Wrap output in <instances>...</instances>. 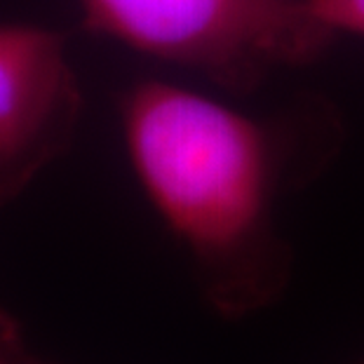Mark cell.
Here are the masks:
<instances>
[{
	"instance_id": "1",
	"label": "cell",
	"mask_w": 364,
	"mask_h": 364,
	"mask_svg": "<svg viewBox=\"0 0 364 364\" xmlns=\"http://www.w3.org/2000/svg\"><path fill=\"white\" fill-rule=\"evenodd\" d=\"M122 134L132 172L212 311L240 320L280 301L291 280L277 226L284 127L186 85L144 80L122 104Z\"/></svg>"
},
{
	"instance_id": "2",
	"label": "cell",
	"mask_w": 364,
	"mask_h": 364,
	"mask_svg": "<svg viewBox=\"0 0 364 364\" xmlns=\"http://www.w3.org/2000/svg\"><path fill=\"white\" fill-rule=\"evenodd\" d=\"M85 26L228 92L315 61L334 36L306 0H80Z\"/></svg>"
},
{
	"instance_id": "3",
	"label": "cell",
	"mask_w": 364,
	"mask_h": 364,
	"mask_svg": "<svg viewBox=\"0 0 364 364\" xmlns=\"http://www.w3.org/2000/svg\"><path fill=\"white\" fill-rule=\"evenodd\" d=\"M80 113L64 36L0 24V205L24 193L71 146Z\"/></svg>"
},
{
	"instance_id": "4",
	"label": "cell",
	"mask_w": 364,
	"mask_h": 364,
	"mask_svg": "<svg viewBox=\"0 0 364 364\" xmlns=\"http://www.w3.org/2000/svg\"><path fill=\"white\" fill-rule=\"evenodd\" d=\"M313 17L331 36L364 38V0H306Z\"/></svg>"
},
{
	"instance_id": "5",
	"label": "cell",
	"mask_w": 364,
	"mask_h": 364,
	"mask_svg": "<svg viewBox=\"0 0 364 364\" xmlns=\"http://www.w3.org/2000/svg\"><path fill=\"white\" fill-rule=\"evenodd\" d=\"M0 364H48L28 350L19 324L5 311H0Z\"/></svg>"
}]
</instances>
